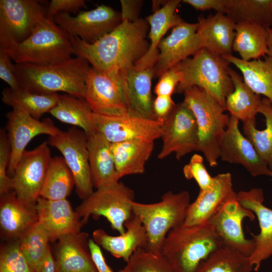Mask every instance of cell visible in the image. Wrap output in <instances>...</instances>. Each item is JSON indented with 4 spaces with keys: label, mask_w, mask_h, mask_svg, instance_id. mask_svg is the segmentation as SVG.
Masks as SVG:
<instances>
[{
    "label": "cell",
    "mask_w": 272,
    "mask_h": 272,
    "mask_svg": "<svg viewBox=\"0 0 272 272\" xmlns=\"http://www.w3.org/2000/svg\"><path fill=\"white\" fill-rule=\"evenodd\" d=\"M175 105L171 96H157L153 103L155 120L162 123L170 114Z\"/></svg>",
    "instance_id": "c3c4849f"
},
{
    "label": "cell",
    "mask_w": 272,
    "mask_h": 272,
    "mask_svg": "<svg viewBox=\"0 0 272 272\" xmlns=\"http://www.w3.org/2000/svg\"><path fill=\"white\" fill-rule=\"evenodd\" d=\"M183 173L186 179H194L201 190L210 188L214 181V177L210 175L205 166L202 156L198 154H193L183 167Z\"/></svg>",
    "instance_id": "7bdbcfd3"
},
{
    "label": "cell",
    "mask_w": 272,
    "mask_h": 272,
    "mask_svg": "<svg viewBox=\"0 0 272 272\" xmlns=\"http://www.w3.org/2000/svg\"><path fill=\"white\" fill-rule=\"evenodd\" d=\"M7 117V133L11 150L7 173L12 177L26 147L34 137L43 134L53 137L62 131L50 119L40 121L20 108H13Z\"/></svg>",
    "instance_id": "2e32d148"
},
{
    "label": "cell",
    "mask_w": 272,
    "mask_h": 272,
    "mask_svg": "<svg viewBox=\"0 0 272 272\" xmlns=\"http://www.w3.org/2000/svg\"><path fill=\"white\" fill-rule=\"evenodd\" d=\"M268 37H267V48H268V56L272 58V29L270 28H266Z\"/></svg>",
    "instance_id": "db71d44e"
},
{
    "label": "cell",
    "mask_w": 272,
    "mask_h": 272,
    "mask_svg": "<svg viewBox=\"0 0 272 272\" xmlns=\"http://www.w3.org/2000/svg\"><path fill=\"white\" fill-rule=\"evenodd\" d=\"M53 21L70 36L94 43L112 32L122 22L121 13L106 5L80 12L75 16L59 13Z\"/></svg>",
    "instance_id": "5bb4252c"
},
{
    "label": "cell",
    "mask_w": 272,
    "mask_h": 272,
    "mask_svg": "<svg viewBox=\"0 0 272 272\" xmlns=\"http://www.w3.org/2000/svg\"><path fill=\"white\" fill-rule=\"evenodd\" d=\"M87 140L88 137L83 130L72 127L50 137L48 141V144L61 153L73 175L77 194L83 200L94 192Z\"/></svg>",
    "instance_id": "30bf717a"
},
{
    "label": "cell",
    "mask_w": 272,
    "mask_h": 272,
    "mask_svg": "<svg viewBox=\"0 0 272 272\" xmlns=\"http://www.w3.org/2000/svg\"><path fill=\"white\" fill-rule=\"evenodd\" d=\"M229 73L234 89L226 98L225 110L243 122L255 118L262 100L260 95L254 92L243 77L231 67Z\"/></svg>",
    "instance_id": "1f68e13d"
},
{
    "label": "cell",
    "mask_w": 272,
    "mask_h": 272,
    "mask_svg": "<svg viewBox=\"0 0 272 272\" xmlns=\"http://www.w3.org/2000/svg\"><path fill=\"white\" fill-rule=\"evenodd\" d=\"M125 76L129 114L155 120L151 91L154 67L142 70L133 67L125 71Z\"/></svg>",
    "instance_id": "f1b7e54d"
},
{
    "label": "cell",
    "mask_w": 272,
    "mask_h": 272,
    "mask_svg": "<svg viewBox=\"0 0 272 272\" xmlns=\"http://www.w3.org/2000/svg\"><path fill=\"white\" fill-rule=\"evenodd\" d=\"M2 100L5 104L14 108H20L35 118L39 119L56 105L59 94H42L20 88L4 89Z\"/></svg>",
    "instance_id": "e575fe53"
},
{
    "label": "cell",
    "mask_w": 272,
    "mask_h": 272,
    "mask_svg": "<svg viewBox=\"0 0 272 272\" xmlns=\"http://www.w3.org/2000/svg\"><path fill=\"white\" fill-rule=\"evenodd\" d=\"M236 198L243 207L252 211L258 220L259 234L251 233L254 248L249 257L255 271H258L261 263L272 255V209L265 206L263 192L261 188L236 193Z\"/></svg>",
    "instance_id": "ffe728a7"
},
{
    "label": "cell",
    "mask_w": 272,
    "mask_h": 272,
    "mask_svg": "<svg viewBox=\"0 0 272 272\" xmlns=\"http://www.w3.org/2000/svg\"><path fill=\"white\" fill-rule=\"evenodd\" d=\"M89 240L85 232L66 235L57 240L53 253L56 272H97Z\"/></svg>",
    "instance_id": "603a6c76"
},
{
    "label": "cell",
    "mask_w": 272,
    "mask_h": 272,
    "mask_svg": "<svg viewBox=\"0 0 272 272\" xmlns=\"http://www.w3.org/2000/svg\"><path fill=\"white\" fill-rule=\"evenodd\" d=\"M154 147V142L143 140L111 143V151L119 179L126 175L144 173Z\"/></svg>",
    "instance_id": "f546056e"
},
{
    "label": "cell",
    "mask_w": 272,
    "mask_h": 272,
    "mask_svg": "<svg viewBox=\"0 0 272 272\" xmlns=\"http://www.w3.org/2000/svg\"><path fill=\"white\" fill-rule=\"evenodd\" d=\"M183 101L193 112L197 123L198 146L211 167L218 165L219 147L230 116L225 108L204 89L194 86L185 90Z\"/></svg>",
    "instance_id": "52a82bcc"
},
{
    "label": "cell",
    "mask_w": 272,
    "mask_h": 272,
    "mask_svg": "<svg viewBox=\"0 0 272 272\" xmlns=\"http://www.w3.org/2000/svg\"><path fill=\"white\" fill-rule=\"evenodd\" d=\"M197 11H205L214 10L217 13L226 15L227 12L228 0H183Z\"/></svg>",
    "instance_id": "681fc988"
},
{
    "label": "cell",
    "mask_w": 272,
    "mask_h": 272,
    "mask_svg": "<svg viewBox=\"0 0 272 272\" xmlns=\"http://www.w3.org/2000/svg\"><path fill=\"white\" fill-rule=\"evenodd\" d=\"M90 69L86 59L76 56L46 65L16 63L14 73L20 88L42 94L62 92L85 98L86 82Z\"/></svg>",
    "instance_id": "7a4b0ae2"
},
{
    "label": "cell",
    "mask_w": 272,
    "mask_h": 272,
    "mask_svg": "<svg viewBox=\"0 0 272 272\" xmlns=\"http://www.w3.org/2000/svg\"><path fill=\"white\" fill-rule=\"evenodd\" d=\"M0 48L17 64L56 63L74 54L69 35L46 17L38 23L26 39Z\"/></svg>",
    "instance_id": "277c9868"
},
{
    "label": "cell",
    "mask_w": 272,
    "mask_h": 272,
    "mask_svg": "<svg viewBox=\"0 0 272 272\" xmlns=\"http://www.w3.org/2000/svg\"><path fill=\"white\" fill-rule=\"evenodd\" d=\"M120 2L122 21L127 20L134 22L140 19L139 16L143 1L121 0Z\"/></svg>",
    "instance_id": "f907efd6"
},
{
    "label": "cell",
    "mask_w": 272,
    "mask_h": 272,
    "mask_svg": "<svg viewBox=\"0 0 272 272\" xmlns=\"http://www.w3.org/2000/svg\"><path fill=\"white\" fill-rule=\"evenodd\" d=\"M38 221L36 206L21 201L14 190L1 195V234L7 241L19 240Z\"/></svg>",
    "instance_id": "cb8c5ba5"
},
{
    "label": "cell",
    "mask_w": 272,
    "mask_h": 272,
    "mask_svg": "<svg viewBox=\"0 0 272 272\" xmlns=\"http://www.w3.org/2000/svg\"><path fill=\"white\" fill-rule=\"evenodd\" d=\"M162 146L158 155L162 159L174 153L180 160L187 154L197 151L198 134L195 116L184 102L175 105L162 123Z\"/></svg>",
    "instance_id": "7c38bea8"
},
{
    "label": "cell",
    "mask_w": 272,
    "mask_h": 272,
    "mask_svg": "<svg viewBox=\"0 0 272 272\" xmlns=\"http://www.w3.org/2000/svg\"><path fill=\"white\" fill-rule=\"evenodd\" d=\"M125 228V232L118 236L110 235L103 229L95 230L92 239L114 257L126 262L138 249L146 248L148 238L141 221L133 214L126 221Z\"/></svg>",
    "instance_id": "d4e9b609"
},
{
    "label": "cell",
    "mask_w": 272,
    "mask_h": 272,
    "mask_svg": "<svg viewBox=\"0 0 272 272\" xmlns=\"http://www.w3.org/2000/svg\"><path fill=\"white\" fill-rule=\"evenodd\" d=\"M190 203L189 193L186 190L167 191L155 203L133 202V214L139 218L146 231V249L161 252L168 233L184 223Z\"/></svg>",
    "instance_id": "8992f818"
},
{
    "label": "cell",
    "mask_w": 272,
    "mask_h": 272,
    "mask_svg": "<svg viewBox=\"0 0 272 272\" xmlns=\"http://www.w3.org/2000/svg\"><path fill=\"white\" fill-rule=\"evenodd\" d=\"M149 25L146 19L124 20L112 32L97 41L87 43L70 36L74 54L86 59L100 73L126 71L134 67L146 53Z\"/></svg>",
    "instance_id": "6da1fadb"
},
{
    "label": "cell",
    "mask_w": 272,
    "mask_h": 272,
    "mask_svg": "<svg viewBox=\"0 0 272 272\" xmlns=\"http://www.w3.org/2000/svg\"><path fill=\"white\" fill-rule=\"evenodd\" d=\"M226 15L236 24L248 23L270 28L272 0H228Z\"/></svg>",
    "instance_id": "8d00e7d4"
},
{
    "label": "cell",
    "mask_w": 272,
    "mask_h": 272,
    "mask_svg": "<svg viewBox=\"0 0 272 272\" xmlns=\"http://www.w3.org/2000/svg\"><path fill=\"white\" fill-rule=\"evenodd\" d=\"M111 144L98 132L88 137L90 171L94 187L96 189L110 186L119 182Z\"/></svg>",
    "instance_id": "83f0119b"
},
{
    "label": "cell",
    "mask_w": 272,
    "mask_h": 272,
    "mask_svg": "<svg viewBox=\"0 0 272 272\" xmlns=\"http://www.w3.org/2000/svg\"><path fill=\"white\" fill-rule=\"evenodd\" d=\"M242 74L244 82L255 93L265 96L272 104V58L246 61L232 54L223 56Z\"/></svg>",
    "instance_id": "4dcf8cb0"
},
{
    "label": "cell",
    "mask_w": 272,
    "mask_h": 272,
    "mask_svg": "<svg viewBox=\"0 0 272 272\" xmlns=\"http://www.w3.org/2000/svg\"><path fill=\"white\" fill-rule=\"evenodd\" d=\"M36 272H56V262L50 245Z\"/></svg>",
    "instance_id": "f5cc1de1"
},
{
    "label": "cell",
    "mask_w": 272,
    "mask_h": 272,
    "mask_svg": "<svg viewBox=\"0 0 272 272\" xmlns=\"http://www.w3.org/2000/svg\"><path fill=\"white\" fill-rule=\"evenodd\" d=\"M181 2L167 1L160 9L146 18L150 27V45L145 55L135 64V69L142 70L154 67L159 54L158 47L164 35L170 28L183 22L176 13Z\"/></svg>",
    "instance_id": "4316f807"
},
{
    "label": "cell",
    "mask_w": 272,
    "mask_h": 272,
    "mask_svg": "<svg viewBox=\"0 0 272 272\" xmlns=\"http://www.w3.org/2000/svg\"><path fill=\"white\" fill-rule=\"evenodd\" d=\"M74 186L73 175L63 158H51L40 196L50 200L65 199Z\"/></svg>",
    "instance_id": "74e56055"
},
{
    "label": "cell",
    "mask_w": 272,
    "mask_h": 272,
    "mask_svg": "<svg viewBox=\"0 0 272 272\" xmlns=\"http://www.w3.org/2000/svg\"><path fill=\"white\" fill-rule=\"evenodd\" d=\"M86 8V1L84 0H51L47 8L46 17L53 20L58 14H78L81 9Z\"/></svg>",
    "instance_id": "bcb514c9"
},
{
    "label": "cell",
    "mask_w": 272,
    "mask_h": 272,
    "mask_svg": "<svg viewBox=\"0 0 272 272\" xmlns=\"http://www.w3.org/2000/svg\"><path fill=\"white\" fill-rule=\"evenodd\" d=\"M239 120L230 115L219 147V158L231 164L242 165L253 177L272 178V171L239 128Z\"/></svg>",
    "instance_id": "e0dca14e"
},
{
    "label": "cell",
    "mask_w": 272,
    "mask_h": 272,
    "mask_svg": "<svg viewBox=\"0 0 272 272\" xmlns=\"http://www.w3.org/2000/svg\"><path fill=\"white\" fill-rule=\"evenodd\" d=\"M0 272H34L21 250L19 240L1 245Z\"/></svg>",
    "instance_id": "b9f144b4"
},
{
    "label": "cell",
    "mask_w": 272,
    "mask_h": 272,
    "mask_svg": "<svg viewBox=\"0 0 272 272\" xmlns=\"http://www.w3.org/2000/svg\"><path fill=\"white\" fill-rule=\"evenodd\" d=\"M125 71L104 73L91 67L85 99L93 113L111 116L129 114Z\"/></svg>",
    "instance_id": "9c48e42d"
},
{
    "label": "cell",
    "mask_w": 272,
    "mask_h": 272,
    "mask_svg": "<svg viewBox=\"0 0 272 272\" xmlns=\"http://www.w3.org/2000/svg\"><path fill=\"white\" fill-rule=\"evenodd\" d=\"M258 113L264 116L265 128L257 129L254 118L243 122V132L272 171V104L266 98L262 99Z\"/></svg>",
    "instance_id": "d590c367"
},
{
    "label": "cell",
    "mask_w": 272,
    "mask_h": 272,
    "mask_svg": "<svg viewBox=\"0 0 272 272\" xmlns=\"http://www.w3.org/2000/svg\"><path fill=\"white\" fill-rule=\"evenodd\" d=\"M38 221L46 230L50 242L81 232L84 225L66 199L50 200L39 197L36 204Z\"/></svg>",
    "instance_id": "7402d4cb"
},
{
    "label": "cell",
    "mask_w": 272,
    "mask_h": 272,
    "mask_svg": "<svg viewBox=\"0 0 272 272\" xmlns=\"http://www.w3.org/2000/svg\"><path fill=\"white\" fill-rule=\"evenodd\" d=\"M119 272H175L161 252L138 249Z\"/></svg>",
    "instance_id": "60d3db41"
},
{
    "label": "cell",
    "mask_w": 272,
    "mask_h": 272,
    "mask_svg": "<svg viewBox=\"0 0 272 272\" xmlns=\"http://www.w3.org/2000/svg\"><path fill=\"white\" fill-rule=\"evenodd\" d=\"M46 13L38 1L1 0L0 47L26 39Z\"/></svg>",
    "instance_id": "8fae6325"
},
{
    "label": "cell",
    "mask_w": 272,
    "mask_h": 272,
    "mask_svg": "<svg viewBox=\"0 0 272 272\" xmlns=\"http://www.w3.org/2000/svg\"><path fill=\"white\" fill-rule=\"evenodd\" d=\"M51 158L47 142L22 154L11 177L13 190L24 203L36 206Z\"/></svg>",
    "instance_id": "4fadbf2b"
},
{
    "label": "cell",
    "mask_w": 272,
    "mask_h": 272,
    "mask_svg": "<svg viewBox=\"0 0 272 272\" xmlns=\"http://www.w3.org/2000/svg\"><path fill=\"white\" fill-rule=\"evenodd\" d=\"M224 246L222 238L208 222L183 223L168 233L161 253L175 272H196L203 261Z\"/></svg>",
    "instance_id": "3957f363"
},
{
    "label": "cell",
    "mask_w": 272,
    "mask_h": 272,
    "mask_svg": "<svg viewBox=\"0 0 272 272\" xmlns=\"http://www.w3.org/2000/svg\"><path fill=\"white\" fill-rule=\"evenodd\" d=\"M236 195L233 188L230 173H220L214 177L212 186L200 190L195 200L188 207L184 224L194 226L208 222L227 202Z\"/></svg>",
    "instance_id": "44dd1931"
},
{
    "label": "cell",
    "mask_w": 272,
    "mask_h": 272,
    "mask_svg": "<svg viewBox=\"0 0 272 272\" xmlns=\"http://www.w3.org/2000/svg\"><path fill=\"white\" fill-rule=\"evenodd\" d=\"M21 250L36 272L49 245L48 233L38 221L19 240Z\"/></svg>",
    "instance_id": "ab89813d"
},
{
    "label": "cell",
    "mask_w": 272,
    "mask_h": 272,
    "mask_svg": "<svg viewBox=\"0 0 272 272\" xmlns=\"http://www.w3.org/2000/svg\"><path fill=\"white\" fill-rule=\"evenodd\" d=\"M95 131L111 143L133 140L154 142L161 138L162 123L131 114L105 115L93 113Z\"/></svg>",
    "instance_id": "9a60e30c"
},
{
    "label": "cell",
    "mask_w": 272,
    "mask_h": 272,
    "mask_svg": "<svg viewBox=\"0 0 272 272\" xmlns=\"http://www.w3.org/2000/svg\"><path fill=\"white\" fill-rule=\"evenodd\" d=\"M11 146L4 129L0 130V195L13 190L12 178L7 171L11 156Z\"/></svg>",
    "instance_id": "ee69618b"
},
{
    "label": "cell",
    "mask_w": 272,
    "mask_h": 272,
    "mask_svg": "<svg viewBox=\"0 0 272 272\" xmlns=\"http://www.w3.org/2000/svg\"><path fill=\"white\" fill-rule=\"evenodd\" d=\"M155 86L157 96H171L181 80V75L174 66L164 73Z\"/></svg>",
    "instance_id": "f6af8a7d"
},
{
    "label": "cell",
    "mask_w": 272,
    "mask_h": 272,
    "mask_svg": "<svg viewBox=\"0 0 272 272\" xmlns=\"http://www.w3.org/2000/svg\"><path fill=\"white\" fill-rule=\"evenodd\" d=\"M198 23L182 22L173 27L170 34L160 41L159 54L154 66L155 76L164 73L194 55L201 48L197 33Z\"/></svg>",
    "instance_id": "d6986e66"
},
{
    "label": "cell",
    "mask_w": 272,
    "mask_h": 272,
    "mask_svg": "<svg viewBox=\"0 0 272 272\" xmlns=\"http://www.w3.org/2000/svg\"><path fill=\"white\" fill-rule=\"evenodd\" d=\"M89 247L97 272H113L106 262L100 247L90 239Z\"/></svg>",
    "instance_id": "816d5d0a"
},
{
    "label": "cell",
    "mask_w": 272,
    "mask_h": 272,
    "mask_svg": "<svg viewBox=\"0 0 272 272\" xmlns=\"http://www.w3.org/2000/svg\"><path fill=\"white\" fill-rule=\"evenodd\" d=\"M49 113L62 122L81 128L88 137L96 132L93 112L85 98L59 94L56 105Z\"/></svg>",
    "instance_id": "d6a6232c"
},
{
    "label": "cell",
    "mask_w": 272,
    "mask_h": 272,
    "mask_svg": "<svg viewBox=\"0 0 272 272\" xmlns=\"http://www.w3.org/2000/svg\"><path fill=\"white\" fill-rule=\"evenodd\" d=\"M266 28L248 23L235 25V36L232 50L240 55L241 59L248 61L267 55Z\"/></svg>",
    "instance_id": "836d02e7"
},
{
    "label": "cell",
    "mask_w": 272,
    "mask_h": 272,
    "mask_svg": "<svg viewBox=\"0 0 272 272\" xmlns=\"http://www.w3.org/2000/svg\"><path fill=\"white\" fill-rule=\"evenodd\" d=\"M12 58L4 50L0 48V78L13 89L20 88L14 73L15 64Z\"/></svg>",
    "instance_id": "7dc6e473"
},
{
    "label": "cell",
    "mask_w": 272,
    "mask_h": 272,
    "mask_svg": "<svg viewBox=\"0 0 272 272\" xmlns=\"http://www.w3.org/2000/svg\"><path fill=\"white\" fill-rule=\"evenodd\" d=\"M252 270L249 257L225 246L203 261L196 272H251Z\"/></svg>",
    "instance_id": "f35d334b"
},
{
    "label": "cell",
    "mask_w": 272,
    "mask_h": 272,
    "mask_svg": "<svg viewBox=\"0 0 272 272\" xmlns=\"http://www.w3.org/2000/svg\"><path fill=\"white\" fill-rule=\"evenodd\" d=\"M230 63L223 56L200 48L192 58H187L175 66L181 75L176 91L182 93L188 88L204 89L224 108L227 96L234 86L229 73Z\"/></svg>",
    "instance_id": "5b68a950"
},
{
    "label": "cell",
    "mask_w": 272,
    "mask_h": 272,
    "mask_svg": "<svg viewBox=\"0 0 272 272\" xmlns=\"http://www.w3.org/2000/svg\"><path fill=\"white\" fill-rule=\"evenodd\" d=\"M245 218L252 221L255 215L242 206L236 195L226 202L208 222L222 238L225 246L249 257L254 248V241L253 239H246L244 236L242 223Z\"/></svg>",
    "instance_id": "ac0fdd59"
},
{
    "label": "cell",
    "mask_w": 272,
    "mask_h": 272,
    "mask_svg": "<svg viewBox=\"0 0 272 272\" xmlns=\"http://www.w3.org/2000/svg\"><path fill=\"white\" fill-rule=\"evenodd\" d=\"M134 198V191L119 182L96 189L75 210L84 225L91 216L94 218L102 216L108 220L112 229L120 234L125 232V223L133 215Z\"/></svg>",
    "instance_id": "ba28073f"
},
{
    "label": "cell",
    "mask_w": 272,
    "mask_h": 272,
    "mask_svg": "<svg viewBox=\"0 0 272 272\" xmlns=\"http://www.w3.org/2000/svg\"><path fill=\"white\" fill-rule=\"evenodd\" d=\"M197 33L201 48L221 56L232 54L235 25L226 15L217 13L198 18Z\"/></svg>",
    "instance_id": "484cf974"
}]
</instances>
